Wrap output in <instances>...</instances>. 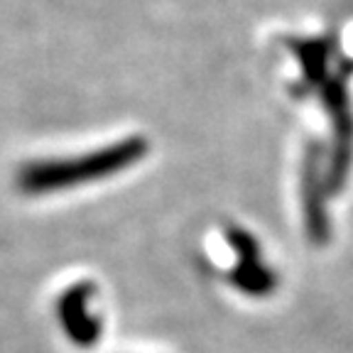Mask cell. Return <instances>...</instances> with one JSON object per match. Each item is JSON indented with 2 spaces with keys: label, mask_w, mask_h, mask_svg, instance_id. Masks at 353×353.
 <instances>
[{
  "label": "cell",
  "mask_w": 353,
  "mask_h": 353,
  "mask_svg": "<svg viewBox=\"0 0 353 353\" xmlns=\"http://www.w3.org/2000/svg\"><path fill=\"white\" fill-rule=\"evenodd\" d=\"M145 150L143 140H128V143L113 145L101 152H91L79 160H59V162H34L17 174V187L25 194H44L54 189H66L74 184L91 182L110 172L123 170L130 162L140 160Z\"/></svg>",
  "instance_id": "obj_1"
},
{
  "label": "cell",
  "mask_w": 353,
  "mask_h": 353,
  "mask_svg": "<svg viewBox=\"0 0 353 353\" xmlns=\"http://www.w3.org/2000/svg\"><path fill=\"white\" fill-rule=\"evenodd\" d=\"M61 321H64L69 336L79 343H88L96 339V321L86 316V292L83 287H77L66 292L61 302Z\"/></svg>",
  "instance_id": "obj_2"
}]
</instances>
